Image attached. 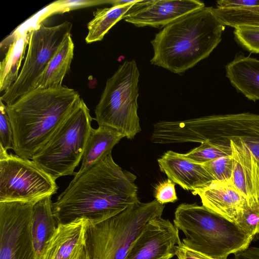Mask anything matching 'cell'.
I'll return each instance as SVG.
<instances>
[{"label":"cell","instance_id":"obj_1","mask_svg":"<svg viewBox=\"0 0 259 259\" xmlns=\"http://www.w3.org/2000/svg\"><path fill=\"white\" fill-rule=\"evenodd\" d=\"M136 178L107 155L73 178L53 203L57 223L83 218L96 224L121 212L140 202Z\"/></svg>","mask_w":259,"mask_h":259},{"label":"cell","instance_id":"obj_2","mask_svg":"<svg viewBox=\"0 0 259 259\" xmlns=\"http://www.w3.org/2000/svg\"><path fill=\"white\" fill-rule=\"evenodd\" d=\"M81 99L77 91L61 85L36 88L13 103L6 105L13 128L15 154L31 159Z\"/></svg>","mask_w":259,"mask_h":259},{"label":"cell","instance_id":"obj_3","mask_svg":"<svg viewBox=\"0 0 259 259\" xmlns=\"http://www.w3.org/2000/svg\"><path fill=\"white\" fill-rule=\"evenodd\" d=\"M223 25L212 7H204L174 21L157 33L150 63L182 74L209 56L222 39Z\"/></svg>","mask_w":259,"mask_h":259},{"label":"cell","instance_id":"obj_4","mask_svg":"<svg viewBox=\"0 0 259 259\" xmlns=\"http://www.w3.org/2000/svg\"><path fill=\"white\" fill-rule=\"evenodd\" d=\"M173 222L185 235V246L214 259H227L246 249L253 238L236 223L196 203L179 205Z\"/></svg>","mask_w":259,"mask_h":259},{"label":"cell","instance_id":"obj_5","mask_svg":"<svg viewBox=\"0 0 259 259\" xmlns=\"http://www.w3.org/2000/svg\"><path fill=\"white\" fill-rule=\"evenodd\" d=\"M164 205L140 201L96 224L89 223L86 248L90 259H125L134 241L151 220L162 215Z\"/></svg>","mask_w":259,"mask_h":259},{"label":"cell","instance_id":"obj_6","mask_svg":"<svg viewBox=\"0 0 259 259\" xmlns=\"http://www.w3.org/2000/svg\"><path fill=\"white\" fill-rule=\"evenodd\" d=\"M90 109L82 99L31 160L53 179L75 176L92 129Z\"/></svg>","mask_w":259,"mask_h":259},{"label":"cell","instance_id":"obj_7","mask_svg":"<svg viewBox=\"0 0 259 259\" xmlns=\"http://www.w3.org/2000/svg\"><path fill=\"white\" fill-rule=\"evenodd\" d=\"M140 72L134 60L125 61L106 81L96 105L94 119L128 139L141 131L138 115Z\"/></svg>","mask_w":259,"mask_h":259},{"label":"cell","instance_id":"obj_8","mask_svg":"<svg viewBox=\"0 0 259 259\" xmlns=\"http://www.w3.org/2000/svg\"><path fill=\"white\" fill-rule=\"evenodd\" d=\"M72 27V23L66 21L51 27L40 23L28 29V48L23 65L17 79L0 100L6 105H10L35 89L39 77L70 34Z\"/></svg>","mask_w":259,"mask_h":259},{"label":"cell","instance_id":"obj_9","mask_svg":"<svg viewBox=\"0 0 259 259\" xmlns=\"http://www.w3.org/2000/svg\"><path fill=\"white\" fill-rule=\"evenodd\" d=\"M179 132L183 143L239 139L259 162V114L244 112L184 120Z\"/></svg>","mask_w":259,"mask_h":259},{"label":"cell","instance_id":"obj_10","mask_svg":"<svg viewBox=\"0 0 259 259\" xmlns=\"http://www.w3.org/2000/svg\"><path fill=\"white\" fill-rule=\"evenodd\" d=\"M58 188L56 180L34 161L0 148V202L35 203Z\"/></svg>","mask_w":259,"mask_h":259},{"label":"cell","instance_id":"obj_11","mask_svg":"<svg viewBox=\"0 0 259 259\" xmlns=\"http://www.w3.org/2000/svg\"><path fill=\"white\" fill-rule=\"evenodd\" d=\"M34 204L0 202V259H37L31 233Z\"/></svg>","mask_w":259,"mask_h":259},{"label":"cell","instance_id":"obj_12","mask_svg":"<svg viewBox=\"0 0 259 259\" xmlns=\"http://www.w3.org/2000/svg\"><path fill=\"white\" fill-rule=\"evenodd\" d=\"M179 230L161 217L145 226L131 245L125 259H170L181 241Z\"/></svg>","mask_w":259,"mask_h":259},{"label":"cell","instance_id":"obj_13","mask_svg":"<svg viewBox=\"0 0 259 259\" xmlns=\"http://www.w3.org/2000/svg\"><path fill=\"white\" fill-rule=\"evenodd\" d=\"M204 7V4L197 0H140L127 12L124 19L137 27L161 28Z\"/></svg>","mask_w":259,"mask_h":259},{"label":"cell","instance_id":"obj_14","mask_svg":"<svg viewBox=\"0 0 259 259\" xmlns=\"http://www.w3.org/2000/svg\"><path fill=\"white\" fill-rule=\"evenodd\" d=\"M211 144L231 147L233 159L231 182L244 196L248 207L258 205L259 162L249 149L237 139L218 140Z\"/></svg>","mask_w":259,"mask_h":259},{"label":"cell","instance_id":"obj_15","mask_svg":"<svg viewBox=\"0 0 259 259\" xmlns=\"http://www.w3.org/2000/svg\"><path fill=\"white\" fill-rule=\"evenodd\" d=\"M192 193L199 195L203 206L235 223L242 215L247 204L244 196L231 181L223 182L214 180Z\"/></svg>","mask_w":259,"mask_h":259},{"label":"cell","instance_id":"obj_16","mask_svg":"<svg viewBox=\"0 0 259 259\" xmlns=\"http://www.w3.org/2000/svg\"><path fill=\"white\" fill-rule=\"evenodd\" d=\"M158 163L169 179L186 190L196 191L214 181L202 163L191 161L173 151L164 153Z\"/></svg>","mask_w":259,"mask_h":259},{"label":"cell","instance_id":"obj_17","mask_svg":"<svg viewBox=\"0 0 259 259\" xmlns=\"http://www.w3.org/2000/svg\"><path fill=\"white\" fill-rule=\"evenodd\" d=\"M89 221L83 218L58 224L38 259H73L78 250L86 245Z\"/></svg>","mask_w":259,"mask_h":259},{"label":"cell","instance_id":"obj_18","mask_svg":"<svg viewBox=\"0 0 259 259\" xmlns=\"http://www.w3.org/2000/svg\"><path fill=\"white\" fill-rule=\"evenodd\" d=\"M226 73L238 92L250 100H259V60L238 54L226 65Z\"/></svg>","mask_w":259,"mask_h":259},{"label":"cell","instance_id":"obj_19","mask_svg":"<svg viewBox=\"0 0 259 259\" xmlns=\"http://www.w3.org/2000/svg\"><path fill=\"white\" fill-rule=\"evenodd\" d=\"M125 136L116 130L107 126L99 125L92 129L82 157L80 169L74 179L111 153L113 147Z\"/></svg>","mask_w":259,"mask_h":259},{"label":"cell","instance_id":"obj_20","mask_svg":"<svg viewBox=\"0 0 259 259\" xmlns=\"http://www.w3.org/2000/svg\"><path fill=\"white\" fill-rule=\"evenodd\" d=\"M52 204V196H50L40 200L33 206L31 233L37 259L41 255L58 225L53 214Z\"/></svg>","mask_w":259,"mask_h":259},{"label":"cell","instance_id":"obj_21","mask_svg":"<svg viewBox=\"0 0 259 259\" xmlns=\"http://www.w3.org/2000/svg\"><path fill=\"white\" fill-rule=\"evenodd\" d=\"M12 35V41L0 64V91L4 93L19 76V70L29 41L28 30L23 32L17 30Z\"/></svg>","mask_w":259,"mask_h":259},{"label":"cell","instance_id":"obj_22","mask_svg":"<svg viewBox=\"0 0 259 259\" xmlns=\"http://www.w3.org/2000/svg\"><path fill=\"white\" fill-rule=\"evenodd\" d=\"M74 48V43L71 34H69L39 77L35 89H47L62 85L64 77L70 68L73 58Z\"/></svg>","mask_w":259,"mask_h":259},{"label":"cell","instance_id":"obj_23","mask_svg":"<svg viewBox=\"0 0 259 259\" xmlns=\"http://www.w3.org/2000/svg\"><path fill=\"white\" fill-rule=\"evenodd\" d=\"M138 1L109 8L98 9L94 12V18L88 23V34L85 38L87 43L102 40L105 35L124 16Z\"/></svg>","mask_w":259,"mask_h":259},{"label":"cell","instance_id":"obj_24","mask_svg":"<svg viewBox=\"0 0 259 259\" xmlns=\"http://www.w3.org/2000/svg\"><path fill=\"white\" fill-rule=\"evenodd\" d=\"M212 11L224 26L233 28L239 26H259V6L234 9L212 7Z\"/></svg>","mask_w":259,"mask_h":259},{"label":"cell","instance_id":"obj_25","mask_svg":"<svg viewBox=\"0 0 259 259\" xmlns=\"http://www.w3.org/2000/svg\"><path fill=\"white\" fill-rule=\"evenodd\" d=\"M186 154L184 157L191 161L203 163L222 157L232 155L230 146L225 145H214L209 142H203Z\"/></svg>","mask_w":259,"mask_h":259},{"label":"cell","instance_id":"obj_26","mask_svg":"<svg viewBox=\"0 0 259 259\" xmlns=\"http://www.w3.org/2000/svg\"><path fill=\"white\" fill-rule=\"evenodd\" d=\"M202 164L214 180L223 182L231 181L233 169V159L232 155Z\"/></svg>","mask_w":259,"mask_h":259},{"label":"cell","instance_id":"obj_27","mask_svg":"<svg viewBox=\"0 0 259 259\" xmlns=\"http://www.w3.org/2000/svg\"><path fill=\"white\" fill-rule=\"evenodd\" d=\"M109 1L99 0H61L56 1L49 6V9L41 16V20L56 14H61L75 9L96 5L109 4Z\"/></svg>","mask_w":259,"mask_h":259},{"label":"cell","instance_id":"obj_28","mask_svg":"<svg viewBox=\"0 0 259 259\" xmlns=\"http://www.w3.org/2000/svg\"><path fill=\"white\" fill-rule=\"evenodd\" d=\"M236 40L248 51L259 53V26H239L234 28Z\"/></svg>","mask_w":259,"mask_h":259},{"label":"cell","instance_id":"obj_29","mask_svg":"<svg viewBox=\"0 0 259 259\" xmlns=\"http://www.w3.org/2000/svg\"><path fill=\"white\" fill-rule=\"evenodd\" d=\"M236 224L246 233L253 237L259 234V204L246 205Z\"/></svg>","mask_w":259,"mask_h":259},{"label":"cell","instance_id":"obj_30","mask_svg":"<svg viewBox=\"0 0 259 259\" xmlns=\"http://www.w3.org/2000/svg\"><path fill=\"white\" fill-rule=\"evenodd\" d=\"M12 125L7 111L6 105L0 100V148L8 151L13 148Z\"/></svg>","mask_w":259,"mask_h":259},{"label":"cell","instance_id":"obj_31","mask_svg":"<svg viewBox=\"0 0 259 259\" xmlns=\"http://www.w3.org/2000/svg\"><path fill=\"white\" fill-rule=\"evenodd\" d=\"M176 183L168 179L159 183L155 188L154 196L161 204L174 203L178 200L176 189Z\"/></svg>","mask_w":259,"mask_h":259},{"label":"cell","instance_id":"obj_32","mask_svg":"<svg viewBox=\"0 0 259 259\" xmlns=\"http://www.w3.org/2000/svg\"><path fill=\"white\" fill-rule=\"evenodd\" d=\"M177 259H214L185 246L182 241L175 248Z\"/></svg>","mask_w":259,"mask_h":259},{"label":"cell","instance_id":"obj_33","mask_svg":"<svg viewBox=\"0 0 259 259\" xmlns=\"http://www.w3.org/2000/svg\"><path fill=\"white\" fill-rule=\"evenodd\" d=\"M221 9L245 8L259 6V0H222L217 2Z\"/></svg>","mask_w":259,"mask_h":259},{"label":"cell","instance_id":"obj_34","mask_svg":"<svg viewBox=\"0 0 259 259\" xmlns=\"http://www.w3.org/2000/svg\"><path fill=\"white\" fill-rule=\"evenodd\" d=\"M235 254V259H259V247H248Z\"/></svg>","mask_w":259,"mask_h":259},{"label":"cell","instance_id":"obj_35","mask_svg":"<svg viewBox=\"0 0 259 259\" xmlns=\"http://www.w3.org/2000/svg\"><path fill=\"white\" fill-rule=\"evenodd\" d=\"M78 259H90L87 252L86 245L81 250Z\"/></svg>","mask_w":259,"mask_h":259},{"label":"cell","instance_id":"obj_36","mask_svg":"<svg viewBox=\"0 0 259 259\" xmlns=\"http://www.w3.org/2000/svg\"><path fill=\"white\" fill-rule=\"evenodd\" d=\"M85 245L83 246V247H82L81 248H80L78 250V251L76 252V254L75 255L73 259H78V257H79V254H80V253L81 252V250H82V249L85 246Z\"/></svg>","mask_w":259,"mask_h":259},{"label":"cell","instance_id":"obj_37","mask_svg":"<svg viewBox=\"0 0 259 259\" xmlns=\"http://www.w3.org/2000/svg\"><path fill=\"white\" fill-rule=\"evenodd\" d=\"M153 126H154V125H153ZM152 138H153V133H152ZM153 141H154V140H153ZM154 143H155V142H154Z\"/></svg>","mask_w":259,"mask_h":259}]
</instances>
